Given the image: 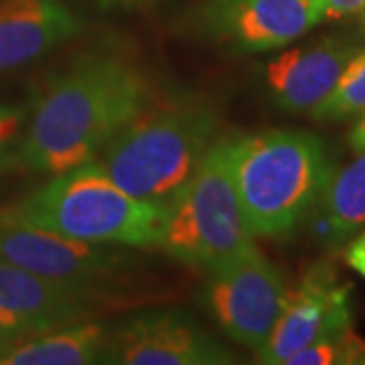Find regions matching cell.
I'll return each instance as SVG.
<instances>
[{
    "mask_svg": "<svg viewBox=\"0 0 365 365\" xmlns=\"http://www.w3.org/2000/svg\"><path fill=\"white\" fill-rule=\"evenodd\" d=\"M235 355L181 309H148L112 325L108 364L227 365Z\"/></svg>",
    "mask_w": 365,
    "mask_h": 365,
    "instance_id": "9",
    "label": "cell"
},
{
    "mask_svg": "<svg viewBox=\"0 0 365 365\" xmlns=\"http://www.w3.org/2000/svg\"><path fill=\"white\" fill-rule=\"evenodd\" d=\"M23 337H25V335H16V333H13V331L0 329V357L9 351L14 343H19V341L23 339Z\"/></svg>",
    "mask_w": 365,
    "mask_h": 365,
    "instance_id": "24",
    "label": "cell"
},
{
    "mask_svg": "<svg viewBox=\"0 0 365 365\" xmlns=\"http://www.w3.org/2000/svg\"><path fill=\"white\" fill-rule=\"evenodd\" d=\"M153 96L143 67L122 53H79L37 93L19 167L53 177L96 160Z\"/></svg>",
    "mask_w": 365,
    "mask_h": 365,
    "instance_id": "1",
    "label": "cell"
},
{
    "mask_svg": "<svg viewBox=\"0 0 365 365\" xmlns=\"http://www.w3.org/2000/svg\"><path fill=\"white\" fill-rule=\"evenodd\" d=\"M364 14H365V11H364Z\"/></svg>",
    "mask_w": 365,
    "mask_h": 365,
    "instance_id": "25",
    "label": "cell"
},
{
    "mask_svg": "<svg viewBox=\"0 0 365 365\" xmlns=\"http://www.w3.org/2000/svg\"><path fill=\"white\" fill-rule=\"evenodd\" d=\"M0 329L13 331L16 335H25V337L41 333V329L35 323H31V321H26L23 317L11 313V311H6L2 307H0Z\"/></svg>",
    "mask_w": 365,
    "mask_h": 365,
    "instance_id": "21",
    "label": "cell"
},
{
    "mask_svg": "<svg viewBox=\"0 0 365 365\" xmlns=\"http://www.w3.org/2000/svg\"><path fill=\"white\" fill-rule=\"evenodd\" d=\"M79 31L63 0H0V73L39 61Z\"/></svg>",
    "mask_w": 365,
    "mask_h": 365,
    "instance_id": "13",
    "label": "cell"
},
{
    "mask_svg": "<svg viewBox=\"0 0 365 365\" xmlns=\"http://www.w3.org/2000/svg\"><path fill=\"white\" fill-rule=\"evenodd\" d=\"M355 53V43L337 37L288 49L264 66V83L280 110L311 114L337 86Z\"/></svg>",
    "mask_w": 365,
    "mask_h": 365,
    "instance_id": "11",
    "label": "cell"
},
{
    "mask_svg": "<svg viewBox=\"0 0 365 365\" xmlns=\"http://www.w3.org/2000/svg\"><path fill=\"white\" fill-rule=\"evenodd\" d=\"M325 19L319 0H201L197 33L235 53L282 49Z\"/></svg>",
    "mask_w": 365,
    "mask_h": 365,
    "instance_id": "7",
    "label": "cell"
},
{
    "mask_svg": "<svg viewBox=\"0 0 365 365\" xmlns=\"http://www.w3.org/2000/svg\"><path fill=\"white\" fill-rule=\"evenodd\" d=\"M0 213L91 244L138 250L163 244L165 207L126 193L96 160L53 175Z\"/></svg>",
    "mask_w": 365,
    "mask_h": 365,
    "instance_id": "4",
    "label": "cell"
},
{
    "mask_svg": "<svg viewBox=\"0 0 365 365\" xmlns=\"http://www.w3.org/2000/svg\"><path fill=\"white\" fill-rule=\"evenodd\" d=\"M31 108L23 104H0V175L19 167L21 140Z\"/></svg>",
    "mask_w": 365,
    "mask_h": 365,
    "instance_id": "18",
    "label": "cell"
},
{
    "mask_svg": "<svg viewBox=\"0 0 365 365\" xmlns=\"http://www.w3.org/2000/svg\"><path fill=\"white\" fill-rule=\"evenodd\" d=\"M343 260L351 270L365 278V232H359L347 242L343 250Z\"/></svg>",
    "mask_w": 365,
    "mask_h": 365,
    "instance_id": "19",
    "label": "cell"
},
{
    "mask_svg": "<svg viewBox=\"0 0 365 365\" xmlns=\"http://www.w3.org/2000/svg\"><path fill=\"white\" fill-rule=\"evenodd\" d=\"M112 325L86 319L53 327L33 339L14 343L0 357V365H90L108 364Z\"/></svg>",
    "mask_w": 365,
    "mask_h": 365,
    "instance_id": "14",
    "label": "cell"
},
{
    "mask_svg": "<svg viewBox=\"0 0 365 365\" xmlns=\"http://www.w3.org/2000/svg\"><path fill=\"white\" fill-rule=\"evenodd\" d=\"M319 242L337 248L365 227V153L335 169L309 217Z\"/></svg>",
    "mask_w": 365,
    "mask_h": 365,
    "instance_id": "15",
    "label": "cell"
},
{
    "mask_svg": "<svg viewBox=\"0 0 365 365\" xmlns=\"http://www.w3.org/2000/svg\"><path fill=\"white\" fill-rule=\"evenodd\" d=\"M351 284L341 282L331 262H317L294 288L287 290L282 311L270 337L256 349V361L288 364V359L314 341L337 335L351 327Z\"/></svg>",
    "mask_w": 365,
    "mask_h": 365,
    "instance_id": "8",
    "label": "cell"
},
{
    "mask_svg": "<svg viewBox=\"0 0 365 365\" xmlns=\"http://www.w3.org/2000/svg\"><path fill=\"white\" fill-rule=\"evenodd\" d=\"M232 138H217L165 207L163 244L173 260L215 270L254 246L230 160Z\"/></svg>",
    "mask_w": 365,
    "mask_h": 365,
    "instance_id": "5",
    "label": "cell"
},
{
    "mask_svg": "<svg viewBox=\"0 0 365 365\" xmlns=\"http://www.w3.org/2000/svg\"><path fill=\"white\" fill-rule=\"evenodd\" d=\"M160 0H100V4L104 9H144V6H153Z\"/></svg>",
    "mask_w": 365,
    "mask_h": 365,
    "instance_id": "23",
    "label": "cell"
},
{
    "mask_svg": "<svg viewBox=\"0 0 365 365\" xmlns=\"http://www.w3.org/2000/svg\"><path fill=\"white\" fill-rule=\"evenodd\" d=\"M347 143H349V146H351V150L355 155L365 153V116H361L357 120V124H355L353 130L349 132Z\"/></svg>",
    "mask_w": 365,
    "mask_h": 365,
    "instance_id": "22",
    "label": "cell"
},
{
    "mask_svg": "<svg viewBox=\"0 0 365 365\" xmlns=\"http://www.w3.org/2000/svg\"><path fill=\"white\" fill-rule=\"evenodd\" d=\"M284 297V276L256 246L211 270L199 292L201 307L213 323L250 349H260L270 337Z\"/></svg>",
    "mask_w": 365,
    "mask_h": 365,
    "instance_id": "6",
    "label": "cell"
},
{
    "mask_svg": "<svg viewBox=\"0 0 365 365\" xmlns=\"http://www.w3.org/2000/svg\"><path fill=\"white\" fill-rule=\"evenodd\" d=\"M108 287L45 278L0 258V307L41 331L96 319L108 304Z\"/></svg>",
    "mask_w": 365,
    "mask_h": 365,
    "instance_id": "12",
    "label": "cell"
},
{
    "mask_svg": "<svg viewBox=\"0 0 365 365\" xmlns=\"http://www.w3.org/2000/svg\"><path fill=\"white\" fill-rule=\"evenodd\" d=\"M116 248L66 237L0 213V258L45 278L110 287L130 264V256Z\"/></svg>",
    "mask_w": 365,
    "mask_h": 365,
    "instance_id": "10",
    "label": "cell"
},
{
    "mask_svg": "<svg viewBox=\"0 0 365 365\" xmlns=\"http://www.w3.org/2000/svg\"><path fill=\"white\" fill-rule=\"evenodd\" d=\"M230 160L254 237H290L309 222L335 173L327 144L304 130H264L232 138Z\"/></svg>",
    "mask_w": 365,
    "mask_h": 365,
    "instance_id": "3",
    "label": "cell"
},
{
    "mask_svg": "<svg viewBox=\"0 0 365 365\" xmlns=\"http://www.w3.org/2000/svg\"><path fill=\"white\" fill-rule=\"evenodd\" d=\"M220 110L201 93L150 98L96 163L136 199L167 207L217 140Z\"/></svg>",
    "mask_w": 365,
    "mask_h": 365,
    "instance_id": "2",
    "label": "cell"
},
{
    "mask_svg": "<svg viewBox=\"0 0 365 365\" xmlns=\"http://www.w3.org/2000/svg\"><path fill=\"white\" fill-rule=\"evenodd\" d=\"M309 116L321 122H345L365 116V49L353 55L337 86Z\"/></svg>",
    "mask_w": 365,
    "mask_h": 365,
    "instance_id": "16",
    "label": "cell"
},
{
    "mask_svg": "<svg viewBox=\"0 0 365 365\" xmlns=\"http://www.w3.org/2000/svg\"><path fill=\"white\" fill-rule=\"evenodd\" d=\"M365 364V341L351 327L319 339L297 351L287 365H347Z\"/></svg>",
    "mask_w": 365,
    "mask_h": 365,
    "instance_id": "17",
    "label": "cell"
},
{
    "mask_svg": "<svg viewBox=\"0 0 365 365\" xmlns=\"http://www.w3.org/2000/svg\"><path fill=\"white\" fill-rule=\"evenodd\" d=\"M325 19H343L365 11V0H319Z\"/></svg>",
    "mask_w": 365,
    "mask_h": 365,
    "instance_id": "20",
    "label": "cell"
}]
</instances>
